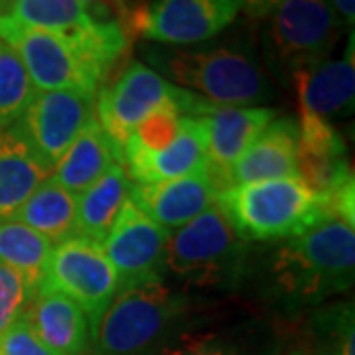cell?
Returning a JSON list of instances; mask_svg holds the SVG:
<instances>
[{
	"mask_svg": "<svg viewBox=\"0 0 355 355\" xmlns=\"http://www.w3.org/2000/svg\"><path fill=\"white\" fill-rule=\"evenodd\" d=\"M166 107H176L184 116H205L217 105L170 83L142 62H130L113 83L99 89L95 114L107 135L123 150L135 128L146 116Z\"/></svg>",
	"mask_w": 355,
	"mask_h": 355,
	"instance_id": "obj_8",
	"label": "cell"
},
{
	"mask_svg": "<svg viewBox=\"0 0 355 355\" xmlns=\"http://www.w3.org/2000/svg\"><path fill=\"white\" fill-rule=\"evenodd\" d=\"M4 14L26 28L64 36L93 34L103 24V20L91 18L76 0H8Z\"/></svg>",
	"mask_w": 355,
	"mask_h": 355,
	"instance_id": "obj_26",
	"label": "cell"
},
{
	"mask_svg": "<svg viewBox=\"0 0 355 355\" xmlns=\"http://www.w3.org/2000/svg\"><path fill=\"white\" fill-rule=\"evenodd\" d=\"M170 231L128 200L103 241V251L119 277V291L139 282L164 280Z\"/></svg>",
	"mask_w": 355,
	"mask_h": 355,
	"instance_id": "obj_13",
	"label": "cell"
},
{
	"mask_svg": "<svg viewBox=\"0 0 355 355\" xmlns=\"http://www.w3.org/2000/svg\"><path fill=\"white\" fill-rule=\"evenodd\" d=\"M245 0H154L135 10L132 32L160 46H198L235 24Z\"/></svg>",
	"mask_w": 355,
	"mask_h": 355,
	"instance_id": "obj_11",
	"label": "cell"
},
{
	"mask_svg": "<svg viewBox=\"0 0 355 355\" xmlns=\"http://www.w3.org/2000/svg\"><path fill=\"white\" fill-rule=\"evenodd\" d=\"M53 245L18 221L0 223V265L18 270L38 288Z\"/></svg>",
	"mask_w": 355,
	"mask_h": 355,
	"instance_id": "obj_27",
	"label": "cell"
},
{
	"mask_svg": "<svg viewBox=\"0 0 355 355\" xmlns=\"http://www.w3.org/2000/svg\"><path fill=\"white\" fill-rule=\"evenodd\" d=\"M251 249L243 288L277 320H296L354 286L355 223L328 217L292 239Z\"/></svg>",
	"mask_w": 355,
	"mask_h": 355,
	"instance_id": "obj_1",
	"label": "cell"
},
{
	"mask_svg": "<svg viewBox=\"0 0 355 355\" xmlns=\"http://www.w3.org/2000/svg\"><path fill=\"white\" fill-rule=\"evenodd\" d=\"M130 178L125 164L109 168L95 184L77 196V235L103 243L128 202Z\"/></svg>",
	"mask_w": 355,
	"mask_h": 355,
	"instance_id": "obj_24",
	"label": "cell"
},
{
	"mask_svg": "<svg viewBox=\"0 0 355 355\" xmlns=\"http://www.w3.org/2000/svg\"><path fill=\"white\" fill-rule=\"evenodd\" d=\"M296 121L292 116L275 119L233 164L229 172V186L296 176Z\"/></svg>",
	"mask_w": 355,
	"mask_h": 355,
	"instance_id": "obj_18",
	"label": "cell"
},
{
	"mask_svg": "<svg viewBox=\"0 0 355 355\" xmlns=\"http://www.w3.org/2000/svg\"><path fill=\"white\" fill-rule=\"evenodd\" d=\"M12 221L36 231L51 245L77 235V196L48 176L22 203Z\"/></svg>",
	"mask_w": 355,
	"mask_h": 355,
	"instance_id": "obj_23",
	"label": "cell"
},
{
	"mask_svg": "<svg viewBox=\"0 0 355 355\" xmlns=\"http://www.w3.org/2000/svg\"><path fill=\"white\" fill-rule=\"evenodd\" d=\"M146 65L178 87L217 107H261L275 99L272 79L261 64L249 32L198 46H146Z\"/></svg>",
	"mask_w": 355,
	"mask_h": 355,
	"instance_id": "obj_2",
	"label": "cell"
},
{
	"mask_svg": "<svg viewBox=\"0 0 355 355\" xmlns=\"http://www.w3.org/2000/svg\"><path fill=\"white\" fill-rule=\"evenodd\" d=\"M282 2H286V0H245L241 12L253 24L254 22H263L266 16L272 12L277 6H280Z\"/></svg>",
	"mask_w": 355,
	"mask_h": 355,
	"instance_id": "obj_32",
	"label": "cell"
},
{
	"mask_svg": "<svg viewBox=\"0 0 355 355\" xmlns=\"http://www.w3.org/2000/svg\"><path fill=\"white\" fill-rule=\"evenodd\" d=\"M0 40L20 55L36 91H79L97 97L103 81L127 53L130 32L111 20L93 34L64 36L26 28L0 12Z\"/></svg>",
	"mask_w": 355,
	"mask_h": 355,
	"instance_id": "obj_3",
	"label": "cell"
},
{
	"mask_svg": "<svg viewBox=\"0 0 355 355\" xmlns=\"http://www.w3.org/2000/svg\"><path fill=\"white\" fill-rule=\"evenodd\" d=\"M95 97L79 91H36L24 114L12 125L50 172L64 158L89 121Z\"/></svg>",
	"mask_w": 355,
	"mask_h": 355,
	"instance_id": "obj_12",
	"label": "cell"
},
{
	"mask_svg": "<svg viewBox=\"0 0 355 355\" xmlns=\"http://www.w3.org/2000/svg\"><path fill=\"white\" fill-rule=\"evenodd\" d=\"M205 127L202 116H182L180 135L160 153L125 166L132 184H156L207 168Z\"/></svg>",
	"mask_w": 355,
	"mask_h": 355,
	"instance_id": "obj_21",
	"label": "cell"
},
{
	"mask_svg": "<svg viewBox=\"0 0 355 355\" xmlns=\"http://www.w3.org/2000/svg\"><path fill=\"white\" fill-rule=\"evenodd\" d=\"M343 30L328 0H286L263 20L261 64L272 81L291 87L298 73L328 60Z\"/></svg>",
	"mask_w": 355,
	"mask_h": 355,
	"instance_id": "obj_7",
	"label": "cell"
},
{
	"mask_svg": "<svg viewBox=\"0 0 355 355\" xmlns=\"http://www.w3.org/2000/svg\"><path fill=\"white\" fill-rule=\"evenodd\" d=\"M328 2H330L331 10L336 12L343 28L352 30L355 22V0H328Z\"/></svg>",
	"mask_w": 355,
	"mask_h": 355,
	"instance_id": "obj_33",
	"label": "cell"
},
{
	"mask_svg": "<svg viewBox=\"0 0 355 355\" xmlns=\"http://www.w3.org/2000/svg\"><path fill=\"white\" fill-rule=\"evenodd\" d=\"M38 291L67 296L87 314L89 324H93L119 292V277L103 251V243L76 235L53 245Z\"/></svg>",
	"mask_w": 355,
	"mask_h": 355,
	"instance_id": "obj_10",
	"label": "cell"
},
{
	"mask_svg": "<svg viewBox=\"0 0 355 355\" xmlns=\"http://www.w3.org/2000/svg\"><path fill=\"white\" fill-rule=\"evenodd\" d=\"M291 87L298 93L300 113L331 119L349 116L355 103V60L354 32L349 46L340 60H324L292 79Z\"/></svg>",
	"mask_w": 355,
	"mask_h": 355,
	"instance_id": "obj_17",
	"label": "cell"
},
{
	"mask_svg": "<svg viewBox=\"0 0 355 355\" xmlns=\"http://www.w3.org/2000/svg\"><path fill=\"white\" fill-rule=\"evenodd\" d=\"M76 2L91 14V18L103 20V22L116 20L127 28L130 36L135 34L132 32V18H135L137 8H130L127 0H76Z\"/></svg>",
	"mask_w": 355,
	"mask_h": 355,
	"instance_id": "obj_31",
	"label": "cell"
},
{
	"mask_svg": "<svg viewBox=\"0 0 355 355\" xmlns=\"http://www.w3.org/2000/svg\"><path fill=\"white\" fill-rule=\"evenodd\" d=\"M354 304L318 306L306 318L296 347L288 355H355Z\"/></svg>",
	"mask_w": 355,
	"mask_h": 355,
	"instance_id": "obj_25",
	"label": "cell"
},
{
	"mask_svg": "<svg viewBox=\"0 0 355 355\" xmlns=\"http://www.w3.org/2000/svg\"><path fill=\"white\" fill-rule=\"evenodd\" d=\"M51 172L14 127L0 130V223L12 221L22 203Z\"/></svg>",
	"mask_w": 355,
	"mask_h": 355,
	"instance_id": "obj_22",
	"label": "cell"
},
{
	"mask_svg": "<svg viewBox=\"0 0 355 355\" xmlns=\"http://www.w3.org/2000/svg\"><path fill=\"white\" fill-rule=\"evenodd\" d=\"M296 166L308 186L324 193L330 202L343 188L354 184V172L347 158V144L328 119L300 113ZM331 209V207H330Z\"/></svg>",
	"mask_w": 355,
	"mask_h": 355,
	"instance_id": "obj_14",
	"label": "cell"
},
{
	"mask_svg": "<svg viewBox=\"0 0 355 355\" xmlns=\"http://www.w3.org/2000/svg\"><path fill=\"white\" fill-rule=\"evenodd\" d=\"M114 164H123V150L95 116L53 168L51 178L62 188L79 196Z\"/></svg>",
	"mask_w": 355,
	"mask_h": 355,
	"instance_id": "obj_20",
	"label": "cell"
},
{
	"mask_svg": "<svg viewBox=\"0 0 355 355\" xmlns=\"http://www.w3.org/2000/svg\"><path fill=\"white\" fill-rule=\"evenodd\" d=\"M277 113L270 107H216L202 116L207 140V170L219 191L229 186L233 164L277 119Z\"/></svg>",
	"mask_w": 355,
	"mask_h": 355,
	"instance_id": "obj_16",
	"label": "cell"
},
{
	"mask_svg": "<svg viewBox=\"0 0 355 355\" xmlns=\"http://www.w3.org/2000/svg\"><path fill=\"white\" fill-rule=\"evenodd\" d=\"M251 249L253 243L243 239L216 203L188 225L170 231L166 272L198 291L237 292Z\"/></svg>",
	"mask_w": 355,
	"mask_h": 355,
	"instance_id": "obj_6",
	"label": "cell"
},
{
	"mask_svg": "<svg viewBox=\"0 0 355 355\" xmlns=\"http://www.w3.org/2000/svg\"><path fill=\"white\" fill-rule=\"evenodd\" d=\"M153 355H288V336L277 318H221L202 308Z\"/></svg>",
	"mask_w": 355,
	"mask_h": 355,
	"instance_id": "obj_9",
	"label": "cell"
},
{
	"mask_svg": "<svg viewBox=\"0 0 355 355\" xmlns=\"http://www.w3.org/2000/svg\"><path fill=\"white\" fill-rule=\"evenodd\" d=\"M0 355H58L51 352L30 326L28 318L20 316L0 336Z\"/></svg>",
	"mask_w": 355,
	"mask_h": 355,
	"instance_id": "obj_30",
	"label": "cell"
},
{
	"mask_svg": "<svg viewBox=\"0 0 355 355\" xmlns=\"http://www.w3.org/2000/svg\"><path fill=\"white\" fill-rule=\"evenodd\" d=\"M202 308L164 280L139 282L114 294L91 324L89 355H153Z\"/></svg>",
	"mask_w": 355,
	"mask_h": 355,
	"instance_id": "obj_4",
	"label": "cell"
},
{
	"mask_svg": "<svg viewBox=\"0 0 355 355\" xmlns=\"http://www.w3.org/2000/svg\"><path fill=\"white\" fill-rule=\"evenodd\" d=\"M30 326L58 355H87L91 324L87 314L60 292L38 291L26 310Z\"/></svg>",
	"mask_w": 355,
	"mask_h": 355,
	"instance_id": "obj_19",
	"label": "cell"
},
{
	"mask_svg": "<svg viewBox=\"0 0 355 355\" xmlns=\"http://www.w3.org/2000/svg\"><path fill=\"white\" fill-rule=\"evenodd\" d=\"M219 188L207 168L156 184H132L128 200L168 231L188 225L217 203Z\"/></svg>",
	"mask_w": 355,
	"mask_h": 355,
	"instance_id": "obj_15",
	"label": "cell"
},
{
	"mask_svg": "<svg viewBox=\"0 0 355 355\" xmlns=\"http://www.w3.org/2000/svg\"><path fill=\"white\" fill-rule=\"evenodd\" d=\"M36 291L38 288L18 270L0 265V336L24 316Z\"/></svg>",
	"mask_w": 355,
	"mask_h": 355,
	"instance_id": "obj_29",
	"label": "cell"
},
{
	"mask_svg": "<svg viewBox=\"0 0 355 355\" xmlns=\"http://www.w3.org/2000/svg\"><path fill=\"white\" fill-rule=\"evenodd\" d=\"M217 205L247 243L286 241L334 217L328 198L298 176L229 186Z\"/></svg>",
	"mask_w": 355,
	"mask_h": 355,
	"instance_id": "obj_5",
	"label": "cell"
},
{
	"mask_svg": "<svg viewBox=\"0 0 355 355\" xmlns=\"http://www.w3.org/2000/svg\"><path fill=\"white\" fill-rule=\"evenodd\" d=\"M34 95L36 87L20 55L0 40V130L18 123Z\"/></svg>",
	"mask_w": 355,
	"mask_h": 355,
	"instance_id": "obj_28",
	"label": "cell"
}]
</instances>
